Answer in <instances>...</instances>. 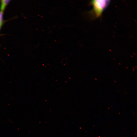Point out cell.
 Masks as SVG:
<instances>
[{
  "label": "cell",
  "mask_w": 137,
  "mask_h": 137,
  "mask_svg": "<svg viewBox=\"0 0 137 137\" xmlns=\"http://www.w3.org/2000/svg\"><path fill=\"white\" fill-rule=\"evenodd\" d=\"M109 1V0L92 1L91 3L93 7L92 12L95 17H98L101 15L103 11L108 6Z\"/></svg>",
  "instance_id": "1"
},
{
  "label": "cell",
  "mask_w": 137,
  "mask_h": 137,
  "mask_svg": "<svg viewBox=\"0 0 137 137\" xmlns=\"http://www.w3.org/2000/svg\"><path fill=\"white\" fill-rule=\"evenodd\" d=\"M10 1V0H9L0 1V11L3 12Z\"/></svg>",
  "instance_id": "2"
},
{
  "label": "cell",
  "mask_w": 137,
  "mask_h": 137,
  "mask_svg": "<svg viewBox=\"0 0 137 137\" xmlns=\"http://www.w3.org/2000/svg\"><path fill=\"white\" fill-rule=\"evenodd\" d=\"M3 12L0 10V26L3 25Z\"/></svg>",
  "instance_id": "3"
},
{
  "label": "cell",
  "mask_w": 137,
  "mask_h": 137,
  "mask_svg": "<svg viewBox=\"0 0 137 137\" xmlns=\"http://www.w3.org/2000/svg\"><path fill=\"white\" fill-rule=\"evenodd\" d=\"M1 27L0 26V30L1 29Z\"/></svg>",
  "instance_id": "4"
}]
</instances>
